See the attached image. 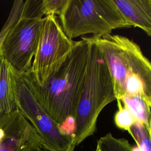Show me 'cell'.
I'll use <instances>...</instances> for the list:
<instances>
[{
	"instance_id": "cell-4",
	"label": "cell",
	"mask_w": 151,
	"mask_h": 151,
	"mask_svg": "<svg viewBox=\"0 0 151 151\" xmlns=\"http://www.w3.org/2000/svg\"><path fill=\"white\" fill-rule=\"evenodd\" d=\"M58 17L70 40L87 34L100 37L114 29L130 28L113 0H66Z\"/></svg>"
},
{
	"instance_id": "cell-7",
	"label": "cell",
	"mask_w": 151,
	"mask_h": 151,
	"mask_svg": "<svg viewBox=\"0 0 151 151\" xmlns=\"http://www.w3.org/2000/svg\"><path fill=\"white\" fill-rule=\"evenodd\" d=\"M75 43V41L68 38L64 32L57 15L50 14L43 17L38 44L29 70L38 86H43L56 73Z\"/></svg>"
},
{
	"instance_id": "cell-19",
	"label": "cell",
	"mask_w": 151,
	"mask_h": 151,
	"mask_svg": "<svg viewBox=\"0 0 151 151\" xmlns=\"http://www.w3.org/2000/svg\"><path fill=\"white\" fill-rule=\"evenodd\" d=\"M96 151H98V150H97V149L96 148Z\"/></svg>"
},
{
	"instance_id": "cell-9",
	"label": "cell",
	"mask_w": 151,
	"mask_h": 151,
	"mask_svg": "<svg viewBox=\"0 0 151 151\" xmlns=\"http://www.w3.org/2000/svg\"><path fill=\"white\" fill-rule=\"evenodd\" d=\"M126 22L151 36V0H113Z\"/></svg>"
},
{
	"instance_id": "cell-8",
	"label": "cell",
	"mask_w": 151,
	"mask_h": 151,
	"mask_svg": "<svg viewBox=\"0 0 151 151\" xmlns=\"http://www.w3.org/2000/svg\"><path fill=\"white\" fill-rule=\"evenodd\" d=\"M42 149L35 130L18 110L0 117V151H40Z\"/></svg>"
},
{
	"instance_id": "cell-18",
	"label": "cell",
	"mask_w": 151,
	"mask_h": 151,
	"mask_svg": "<svg viewBox=\"0 0 151 151\" xmlns=\"http://www.w3.org/2000/svg\"><path fill=\"white\" fill-rule=\"evenodd\" d=\"M40 151H48V150H45V149H42L41 150H40Z\"/></svg>"
},
{
	"instance_id": "cell-3",
	"label": "cell",
	"mask_w": 151,
	"mask_h": 151,
	"mask_svg": "<svg viewBox=\"0 0 151 151\" xmlns=\"http://www.w3.org/2000/svg\"><path fill=\"white\" fill-rule=\"evenodd\" d=\"M86 38L89 42L88 61L75 116L73 134L75 147L94 133L101 111L116 100L112 79L104 58L97 44L88 37Z\"/></svg>"
},
{
	"instance_id": "cell-15",
	"label": "cell",
	"mask_w": 151,
	"mask_h": 151,
	"mask_svg": "<svg viewBox=\"0 0 151 151\" xmlns=\"http://www.w3.org/2000/svg\"><path fill=\"white\" fill-rule=\"evenodd\" d=\"M23 0H15L14 1L9 16L0 31V45L8 29L15 21L20 11Z\"/></svg>"
},
{
	"instance_id": "cell-10",
	"label": "cell",
	"mask_w": 151,
	"mask_h": 151,
	"mask_svg": "<svg viewBox=\"0 0 151 151\" xmlns=\"http://www.w3.org/2000/svg\"><path fill=\"white\" fill-rule=\"evenodd\" d=\"M18 110L14 92V70L0 56V117Z\"/></svg>"
},
{
	"instance_id": "cell-2",
	"label": "cell",
	"mask_w": 151,
	"mask_h": 151,
	"mask_svg": "<svg viewBox=\"0 0 151 151\" xmlns=\"http://www.w3.org/2000/svg\"><path fill=\"white\" fill-rule=\"evenodd\" d=\"M88 38L97 44L104 58L116 100L137 96L151 103V64L140 46L117 34Z\"/></svg>"
},
{
	"instance_id": "cell-5",
	"label": "cell",
	"mask_w": 151,
	"mask_h": 151,
	"mask_svg": "<svg viewBox=\"0 0 151 151\" xmlns=\"http://www.w3.org/2000/svg\"><path fill=\"white\" fill-rule=\"evenodd\" d=\"M44 17L42 0L23 1L0 45V56L18 73L31 69Z\"/></svg>"
},
{
	"instance_id": "cell-17",
	"label": "cell",
	"mask_w": 151,
	"mask_h": 151,
	"mask_svg": "<svg viewBox=\"0 0 151 151\" xmlns=\"http://www.w3.org/2000/svg\"><path fill=\"white\" fill-rule=\"evenodd\" d=\"M132 151H141V150L136 146H134L132 148Z\"/></svg>"
},
{
	"instance_id": "cell-13",
	"label": "cell",
	"mask_w": 151,
	"mask_h": 151,
	"mask_svg": "<svg viewBox=\"0 0 151 151\" xmlns=\"http://www.w3.org/2000/svg\"><path fill=\"white\" fill-rule=\"evenodd\" d=\"M97 147L99 151H132L133 146L124 138H117L111 133L98 139Z\"/></svg>"
},
{
	"instance_id": "cell-20",
	"label": "cell",
	"mask_w": 151,
	"mask_h": 151,
	"mask_svg": "<svg viewBox=\"0 0 151 151\" xmlns=\"http://www.w3.org/2000/svg\"><path fill=\"white\" fill-rule=\"evenodd\" d=\"M97 150H98V151H99V149L97 147Z\"/></svg>"
},
{
	"instance_id": "cell-1",
	"label": "cell",
	"mask_w": 151,
	"mask_h": 151,
	"mask_svg": "<svg viewBox=\"0 0 151 151\" xmlns=\"http://www.w3.org/2000/svg\"><path fill=\"white\" fill-rule=\"evenodd\" d=\"M88 46L86 37L76 41L64 62L43 86H38L32 77L40 103L60 130L73 139L76 113L86 74Z\"/></svg>"
},
{
	"instance_id": "cell-14",
	"label": "cell",
	"mask_w": 151,
	"mask_h": 151,
	"mask_svg": "<svg viewBox=\"0 0 151 151\" xmlns=\"http://www.w3.org/2000/svg\"><path fill=\"white\" fill-rule=\"evenodd\" d=\"M116 100L117 103L118 110L114 114V123L119 129L128 131L134 123L135 119L120 100Z\"/></svg>"
},
{
	"instance_id": "cell-12",
	"label": "cell",
	"mask_w": 151,
	"mask_h": 151,
	"mask_svg": "<svg viewBox=\"0 0 151 151\" xmlns=\"http://www.w3.org/2000/svg\"><path fill=\"white\" fill-rule=\"evenodd\" d=\"M127 132L141 151H151L150 129L145 124L135 120Z\"/></svg>"
},
{
	"instance_id": "cell-11",
	"label": "cell",
	"mask_w": 151,
	"mask_h": 151,
	"mask_svg": "<svg viewBox=\"0 0 151 151\" xmlns=\"http://www.w3.org/2000/svg\"><path fill=\"white\" fill-rule=\"evenodd\" d=\"M120 100L129 110L135 120L151 129V103L137 96H125Z\"/></svg>"
},
{
	"instance_id": "cell-16",
	"label": "cell",
	"mask_w": 151,
	"mask_h": 151,
	"mask_svg": "<svg viewBox=\"0 0 151 151\" xmlns=\"http://www.w3.org/2000/svg\"><path fill=\"white\" fill-rule=\"evenodd\" d=\"M66 0H42L44 16L54 14L59 15Z\"/></svg>"
},
{
	"instance_id": "cell-6",
	"label": "cell",
	"mask_w": 151,
	"mask_h": 151,
	"mask_svg": "<svg viewBox=\"0 0 151 151\" xmlns=\"http://www.w3.org/2000/svg\"><path fill=\"white\" fill-rule=\"evenodd\" d=\"M14 84L18 110L35 130L42 149L48 151H74L76 147L73 138L60 130L40 103L29 70L21 73L14 70Z\"/></svg>"
}]
</instances>
